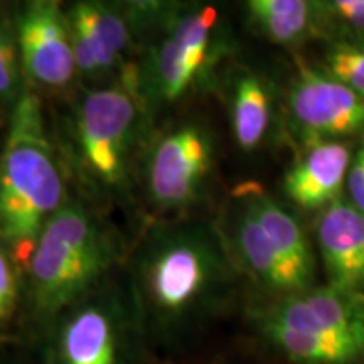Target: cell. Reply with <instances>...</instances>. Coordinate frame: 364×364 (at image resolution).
<instances>
[{
  "label": "cell",
  "mask_w": 364,
  "mask_h": 364,
  "mask_svg": "<svg viewBox=\"0 0 364 364\" xmlns=\"http://www.w3.org/2000/svg\"><path fill=\"white\" fill-rule=\"evenodd\" d=\"M228 263L218 235L203 223L157 228L145 238L136 258L140 306L159 326L182 324L223 284Z\"/></svg>",
  "instance_id": "obj_1"
},
{
  "label": "cell",
  "mask_w": 364,
  "mask_h": 364,
  "mask_svg": "<svg viewBox=\"0 0 364 364\" xmlns=\"http://www.w3.org/2000/svg\"><path fill=\"white\" fill-rule=\"evenodd\" d=\"M65 179L46 134L43 105L22 93L0 157V235L31 258L41 231L65 206Z\"/></svg>",
  "instance_id": "obj_2"
},
{
  "label": "cell",
  "mask_w": 364,
  "mask_h": 364,
  "mask_svg": "<svg viewBox=\"0 0 364 364\" xmlns=\"http://www.w3.org/2000/svg\"><path fill=\"white\" fill-rule=\"evenodd\" d=\"M260 326L294 363L364 361V299L336 287L282 295L262 314Z\"/></svg>",
  "instance_id": "obj_3"
},
{
  "label": "cell",
  "mask_w": 364,
  "mask_h": 364,
  "mask_svg": "<svg viewBox=\"0 0 364 364\" xmlns=\"http://www.w3.org/2000/svg\"><path fill=\"white\" fill-rule=\"evenodd\" d=\"M112 262V243L78 201L65 203L46 223L29 260L31 302L53 321L70 311Z\"/></svg>",
  "instance_id": "obj_4"
},
{
  "label": "cell",
  "mask_w": 364,
  "mask_h": 364,
  "mask_svg": "<svg viewBox=\"0 0 364 364\" xmlns=\"http://www.w3.org/2000/svg\"><path fill=\"white\" fill-rule=\"evenodd\" d=\"M161 21L139 73V95L144 102L174 103L211 70L220 48V16L211 6L166 7Z\"/></svg>",
  "instance_id": "obj_5"
},
{
  "label": "cell",
  "mask_w": 364,
  "mask_h": 364,
  "mask_svg": "<svg viewBox=\"0 0 364 364\" xmlns=\"http://www.w3.org/2000/svg\"><path fill=\"white\" fill-rule=\"evenodd\" d=\"M142 102L139 91L125 83L91 90L80 100L75 120L80 161L105 188L125 186L142 125Z\"/></svg>",
  "instance_id": "obj_6"
},
{
  "label": "cell",
  "mask_w": 364,
  "mask_h": 364,
  "mask_svg": "<svg viewBox=\"0 0 364 364\" xmlns=\"http://www.w3.org/2000/svg\"><path fill=\"white\" fill-rule=\"evenodd\" d=\"M287 115L304 147L364 140V95L322 68H299L287 93Z\"/></svg>",
  "instance_id": "obj_7"
},
{
  "label": "cell",
  "mask_w": 364,
  "mask_h": 364,
  "mask_svg": "<svg viewBox=\"0 0 364 364\" xmlns=\"http://www.w3.org/2000/svg\"><path fill=\"white\" fill-rule=\"evenodd\" d=\"M213 156V140L201 125L182 124L164 134L149 154V198L167 211L189 208L206 188Z\"/></svg>",
  "instance_id": "obj_8"
},
{
  "label": "cell",
  "mask_w": 364,
  "mask_h": 364,
  "mask_svg": "<svg viewBox=\"0 0 364 364\" xmlns=\"http://www.w3.org/2000/svg\"><path fill=\"white\" fill-rule=\"evenodd\" d=\"M16 33L26 75L48 90L66 88L78 70L61 6L49 0L26 4L17 16Z\"/></svg>",
  "instance_id": "obj_9"
},
{
  "label": "cell",
  "mask_w": 364,
  "mask_h": 364,
  "mask_svg": "<svg viewBox=\"0 0 364 364\" xmlns=\"http://www.w3.org/2000/svg\"><path fill=\"white\" fill-rule=\"evenodd\" d=\"M76 70L98 80L122 66L132 43L130 17L100 2H78L66 14Z\"/></svg>",
  "instance_id": "obj_10"
},
{
  "label": "cell",
  "mask_w": 364,
  "mask_h": 364,
  "mask_svg": "<svg viewBox=\"0 0 364 364\" xmlns=\"http://www.w3.org/2000/svg\"><path fill=\"white\" fill-rule=\"evenodd\" d=\"M316 238L327 285L364 299V216L339 198L321 211Z\"/></svg>",
  "instance_id": "obj_11"
},
{
  "label": "cell",
  "mask_w": 364,
  "mask_h": 364,
  "mask_svg": "<svg viewBox=\"0 0 364 364\" xmlns=\"http://www.w3.org/2000/svg\"><path fill=\"white\" fill-rule=\"evenodd\" d=\"M353 156L354 149L349 142L307 145L284 177L287 198L306 211H324L341 198Z\"/></svg>",
  "instance_id": "obj_12"
},
{
  "label": "cell",
  "mask_w": 364,
  "mask_h": 364,
  "mask_svg": "<svg viewBox=\"0 0 364 364\" xmlns=\"http://www.w3.org/2000/svg\"><path fill=\"white\" fill-rule=\"evenodd\" d=\"M236 199L238 206L231 218L230 243L241 267L262 285L282 295L306 292L311 289L279 253L248 203L238 193Z\"/></svg>",
  "instance_id": "obj_13"
},
{
  "label": "cell",
  "mask_w": 364,
  "mask_h": 364,
  "mask_svg": "<svg viewBox=\"0 0 364 364\" xmlns=\"http://www.w3.org/2000/svg\"><path fill=\"white\" fill-rule=\"evenodd\" d=\"M61 364H122L118 321L102 304H86L70 312L58 334Z\"/></svg>",
  "instance_id": "obj_14"
},
{
  "label": "cell",
  "mask_w": 364,
  "mask_h": 364,
  "mask_svg": "<svg viewBox=\"0 0 364 364\" xmlns=\"http://www.w3.org/2000/svg\"><path fill=\"white\" fill-rule=\"evenodd\" d=\"M238 194L252 208L279 253L297 272L300 279L306 282V285L312 289L314 275H316V258H314L306 231L300 226L297 218L253 182L241 186Z\"/></svg>",
  "instance_id": "obj_15"
},
{
  "label": "cell",
  "mask_w": 364,
  "mask_h": 364,
  "mask_svg": "<svg viewBox=\"0 0 364 364\" xmlns=\"http://www.w3.org/2000/svg\"><path fill=\"white\" fill-rule=\"evenodd\" d=\"M245 11L255 31L275 44L299 46L322 36V2L317 0H250Z\"/></svg>",
  "instance_id": "obj_16"
},
{
  "label": "cell",
  "mask_w": 364,
  "mask_h": 364,
  "mask_svg": "<svg viewBox=\"0 0 364 364\" xmlns=\"http://www.w3.org/2000/svg\"><path fill=\"white\" fill-rule=\"evenodd\" d=\"M273 97L265 78L253 71L236 76L231 93V127L243 150L258 149L270 130Z\"/></svg>",
  "instance_id": "obj_17"
},
{
  "label": "cell",
  "mask_w": 364,
  "mask_h": 364,
  "mask_svg": "<svg viewBox=\"0 0 364 364\" xmlns=\"http://www.w3.org/2000/svg\"><path fill=\"white\" fill-rule=\"evenodd\" d=\"M322 36L331 43L364 44V0H324Z\"/></svg>",
  "instance_id": "obj_18"
},
{
  "label": "cell",
  "mask_w": 364,
  "mask_h": 364,
  "mask_svg": "<svg viewBox=\"0 0 364 364\" xmlns=\"http://www.w3.org/2000/svg\"><path fill=\"white\" fill-rule=\"evenodd\" d=\"M22 61L16 26L0 16V102L17 103L22 97Z\"/></svg>",
  "instance_id": "obj_19"
},
{
  "label": "cell",
  "mask_w": 364,
  "mask_h": 364,
  "mask_svg": "<svg viewBox=\"0 0 364 364\" xmlns=\"http://www.w3.org/2000/svg\"><path fill=\"white\" fill-rule=\"evenodd\" d=\"M322 70L364 95V44L331 43Z\"/></svg>",
  "instance_id": "obj_20"
},
{
  "label": "cell",
  "mask_w": 364,
  "mask_h": 364,
  "mask_svg": "<svg viewBox=\"0 0 364 364\" xmlns=\"http://www.w3.org/2000/svg\"><path fill=\"white\" fill-rule=\"evenodd\" d=\"M19 302V284L14 263L0 245V327L11 322Z\"/></svg>",
  "instance_id": "obj_21"
},
{
  "label": "cell",
  "mask_w": 364,
  "mask_h": 364,
  "mask_svg": "<svg viewBox=\"0 0 364 364\" xmlns=\"http://www.w3.org/2000/svg\"><path fill=\"white\" fill-rule=\"evenodd\" d=\"M346 188H348L349 194L348 201L364 216V140L354 149Z\"/></svg>",
  "instance_id": "obj_22"
}]
</instances>
